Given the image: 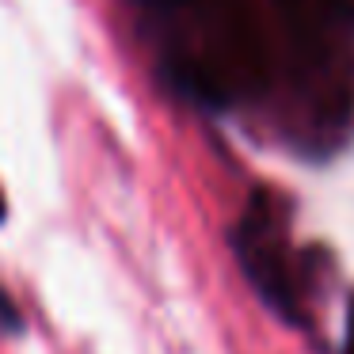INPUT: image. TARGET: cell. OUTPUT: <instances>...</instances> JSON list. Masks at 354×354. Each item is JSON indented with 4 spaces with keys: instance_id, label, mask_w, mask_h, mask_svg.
<instances>
[{
    "instance_id": "cell-1",
    "label": "cell",
    "mask_w": 354,
    "mask_h": 354,
    "mask_svg": "<svg viewBox=\"0 0 354 354\" xmlns=\"http://www.w3.org/2000/svg\"><path fill=\"white\" fill-rule=\"evenodd\" d=\"M236 252L244 270L252 274L255 290L263 293L267 305H274L278 313H286V320H293V286L290 274H286V263H282V244H278L274 229L263 214H252L240 221L236 229Z\"/></svg>"
},
{
    "instance_id": "cell-2",
    "label": "cell",
    "mask_w": 354,
    "mask_h": 354,
    "mask_svg": "<svg viewBox=\"0 0 354 354\" xmlns=\"http://www.w3.org/2000/svg\"><path fill=\"white\" fill-rule=\"evenodd\" d=\"M0 324H4V328H19V316H16V308L8 305L4 293H0Z\"/></svg>"
},
{
    "instance_id": "cell-3",
    "label": "cell",
    "mask_w": 354,
    "mask_h": 354,
    "mask_svg": "<svg viewBox=\"0 0 354 354\" xmlns=\"http://www.w3.org/2000/svg\"><path fill=\"white\" fill-rule=\"evenodd\" d=\"M145 4H153V8H176V4H187V0H145Z\"/></svg>"
},
{
    "instance_id": "cell-4",
    "label": "cell",
    "mask_w": 354,
    "mask_h": 354,
    "mask_svg": "<svg viewBox=\"0 0 354 354\" xmlns=\"http://www.w3.org/2000/svg\"><path fill=\"white\" fill-rule=\"evenodd\" d=\"M0 221H4V194H0Z\"/></svg>"
}]
</instances>
